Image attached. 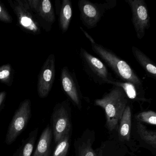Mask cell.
<instances>
[{
	"label": "cell",
	"instance_id": "obj_1",
	"mask_svg": "<svg viewBox=\"0 0 156 156\" xmlns=\"http://www.w3.org/2000/svg\"><path fill=\"white\" fill-rule=\"evenodd\" d=\"M80 29L91 43L93 51L107 65L121 81L143 85L142 80L127 62L118 56L113 51L97 43L86 31L81 27Z\"/></svg>",
	"mask_w": 156,
	"mask_h": 156
},
{
	"label": "cell",
	"instance_id": "obj_2",
	"mask_svg": "<svg viewBox=\"0 0 156 156\" xmlns=\"http://www.w3.org/2000/svg\"><path fill=\"white\" fill-rule=\"evenodd\" d=\"M127 104V97L122 88L116 86L106 93L102 98L97 99L95 105L103 108L105 112L107 126L112 131L117 127Z\"/></svg>",
	"mask_w": 156,
	"mask_h": 156
},
{
	"label": "cell",
	"instance_id": "obj_3",
	"mask_svg": "<svg viewBox=\"0 0 156 156\" xmlns=\"http://www.w3.org/2000/svg\"><path fill=\"white\" fill-rule=\"evenodd\" d=\"M116 5V0H106L103 3H94L88 0H79L77 5L82 24L88 30L95 28L105 13Z\"/></svg>",
	"mask_w": 156,
	"mask_h": 156
},
{
	"label": "cell",
	"instance_id": "obj_4",
	"mask_svg": "<svg viewBox=\"0 0 156 156\" xmlns=\"http://www.w3.org/2000/svg\"><path fill=\"white\" fill-rule=\"evenodd\" d=\"M79 57L83 70L91 80L98 85L109 84L114 80L105 65L98 58L81 48Z\"/></svg>",
	"mask_w": 156,
	"mask_h": 156
},
{
	"label": "cell",
	"instance_id": "obj_5",
	"mask_svg": "<svg viewBox=\"0 0 156 156\" xmlns=\"http://www.w3.org/2000/svg\"><path fill=\"white\" fill-rule=\"evenodd\" d=\"M22 29L34 34L41 33L40 23L29 7L27 0L9 1Z\"/></svg>",
	"mask_w": 156,
	"mask_h": 156
},
{
	"label": "cell",
	"instance_id": "obj_6",
	"mask_svg": "<svg viewBox=\"0 0 156 156\" xmlns=\"http://www.w3.org/2000/svg\"><path fill=\"white\" fill-rule=\"evenodd\" d=\"M132 13L131 21L139 40L145 36L146 30L150 27V17L147 6L144 0H125Z\"/></svg>",
	"mask_w": 156,
	"mask_h": 156
},
{
	"label": "cell",
	"instance_id": "obj_7",
	"mask_svg": "<svg viewBox=\"0 0 156 156\" xmlns=\"http://www.w3.org/2000/svg\"><path fill=\"white\" fill-rule=\"evenodd\" d=\"M31 113V103L29 99L22 102L9 126L6 135L7 144L12 143L27 125Z\"/></svg>",
	"mask_w": 156,
	"mask_h": 156
},
{
	"label": "cell",
	"instance_id": "obj_8",
	"mask_svg": "<svg viewBox=\"0 0 156 156\" xmlns=\"http://www.w3.org/2000/svg\"><path fill=\"white\" fill-rule=\"evenodd\" d=\"M55 75V58L53 54L48 56L38 75L37 91L41 98L49 95L54 83Z\"/></svg>",
	"mask_w": 156,
	"mask_h": 156
},
{
	"label": "cell",
	"instance_id": "obj_9",
	"mask_svg": "<svg viewBox=\"0 0 156 156\" xmlns=\"http://www.w3.org/2000/svg\"><path fill=\"white\" fill-rule=\"evenodd\" d=\"M27 2L39 23L40 22H43L44 29L47 31L51 30L55 21L54 9L51 1L50 0H27Z\"/></svg>",
	"mask_w": 156,
	"mask_h": 156
},
{
	"label": "cell",
	"instance_id": "obj_10",
	"mask_svg": "<svg viewBox=\"0 0 156 156\" xmlns=\"http://www.w3.org/2000/svg\"><path fill=\"white\" fill-rule=\"evenodd\" d=\"M61 82L62 88L66 95L78 107L81 106V92L76 75L67 66L61 71Z\"/></svg>",
	"mask_w": 156,
	"mask_h": 156
},
{
	"label": "cell",
	"instance_id": "obj_11",
	"mask_svg": "<svg viewBox=\"0 0 156 156\" xmlns=\"http://www.w3.org/2000/svg\"><path fill=\"white\" fill-rule=\"evenodd\" d=\"M68 113L65 107L61 105L53 116V129L55 141L58 143L66 136L69 135L71 126Z\"/></svg>",
	"mask_w": 156,
	"mask_h": 156
},
{
	"label": "cell",
	"instance_id": "obj_12",
	"mask_svg": "<svg viewBox=\"0 0 156 156\" xmlns=\"http://www.w3.org/2000/svg\"><path fill=\"white\" fill-rule=\"evenodd\" d=\"M109 84L120 87L123 89L127 97L134 101H147L145 98V91L143 85L136 84L125 81L114 79Z\"/></svg>",
	"mask_w": 156,
	"mask_h": 156
},
{
	"label": "cell",
	"instance_id": "obj_13",
	"mask_svg": "<svg viewBox=\"0 0 156 156\" xmlns=\"http://www.w3.org/2000/svg\"><path fill=\"white\" fill-rule=\"evenodd\" d=\"M131 51L136 61L144 69L147 75L156 80V66L154 62L137 47L132 46Z\"/></svg>",
	"mask_w": 156,
	"mask_h": 156
},
{
	"label": "cell",
	"instance_id": "obj_14",
	"mask_svg": "<svg viewBox=\"0 0 156 156\" xmlns=\"http://www.w3.org/2000/svg\"><path fill=\"white\" fill-rule=\"evenodd\" d=\"M73 5L70 0H63L59 13L60 30L64 34L68 31L73 18Z\"/></svg>",
	"mask_w": 156,
	"mask_h": 156
},
{
	"label": "cell",
	"instance_id": "obj_15",
	"mask_svg": "<svg viewBox=\"0 0 156 156\" xmlns=\"http://www.w3.org/2000/svg\"><path fill=\"white\" fill-rule=\"evenodd\" d=\"M51 137V130L47 126L42 133L33 156H49Z\"/></svg>",
	"mask_w": 156,
	"mask_h": 156
},
{
	"label": "cell",
	"instance_id": "obj_16",
	"mask_svg": "<svg viewBox=\"0 0 156 156\" xmlns=\"http://www.w3.org/2000/svg\"><path fill=\"white\" fill-rule=\"evenodd\" d=\"M119 134L121 138L129 140L131 131V112L129 106L127 105L120 119Z\"/></svg>",
	"mask_w": 156,
	"mask_h": 156
},
{
	"label": "cell",
	"instance_id": "obj_17",
	"mask_svg": "<svg viewBox=\"0 0 156 156\" xmlns=\"http://www.w3.org/2000/svg\"><path fill=\"white\" fill-rule=\"evenodd\" d=\"M137 129L138 133L140 138L147 144L151 145L154 148H156V132L148 130L146 129V127L140 122L137 123Z\"/></svg>",
	"mask_w": 156,
	"mask_h": 156
},
{
	"label": "cell",
	"instance_id": "obj_18",
	"mask_svg": "<svg viewBox=\"0 0 156 156\" xmlns=\"http://www.w3.org/2000/svg\"><path fill=\"white\" fill-rule=\"evenodd\" d=\"M13 78V69L9 64L0 66V82L9 86L12 85Z\"/></svg>",
	"mask_w": 156,
	"mask_h": 156
},
{
	"label": "cell",
	"instance_id": "obj_19",
	"mask_svg": "<svg viewBox=\"0 0 156 156\" xmlns=\"http://www.w3.org/2000/svg\"><path fill=\"white\" fill-rule=\"evenodd\" d=\"M69 136H66L57 143L53 156H66L69 147Z\"/></svg>",
	"mask_w": 156,
	"mask_h": 156
},
{
	"label": "cell",
	"instance_id": "obj_20",
	"mask_svg": "<svg viewBox=\"0 0 156 156\" xmlns=\"http://www.w3.org/2000/svg\"><path fill=\"white\" fill-rule=\"evenodd\" d=\"M137 119L141 122L156 126V114L153 111H144L136 116Z\"/></svg>",
	"mask_w": 156,
	"mask_h": 156
},
{
	"label": "cell",
	"instance_id": "obj_21",
	"mask_svg": "<svg viewBox=\"0 0 156 156\" xmlns=\"http://www.w3.org/2000/svg\"><path fill=\"white\" fill-rule=\"evenodd\" d=\"M37 131H38L37 129L34 131V134H32V136L29 138V140L26 142L19 156H31L33 151Z\"/></svg>",
	"mask_w": 156,
	"mask_h": 156
},
{
	"label": "cell",
	"instance_id": "obj_22",
	"mask_svg": "<svg viewBox=\"0 0 156 156\" xmlns=\"http://www.w3.org/2000/svg\"><path fill=\"white\" fill-rule=\"evenodd\" d=\"M0 21L5 23H10L12 22V17L10 15L6 8L0 2Z\"/></svg>",
	"mask_w": 156,
	"mask_h": 156
},
{
	"label": "cell",
	"instance_id": "obj_23",
	"mask_svg": "<svg viewBox=\"0 0 156 156\" xmlns=\"http://www.w3.org/2000/svg\"><path fill=\"white\" fill-rule=\"evenodd\" d=\"M79 156H98L89 144H83L79 149Z\"/></svg>",
	"mask_w": 156,
	"mask_h": 156
},
{
	"label": "cell",
	"instance_id": "obj_24",
	"mask_svg": "<svg viewBox=\"0 0 156 156\" xmlns=\"http://www.w3.org/2000/svg\"><path fill=\"white\" fill-rule=\"evenodd\" d=\"M6 95H7V93L5 91H2L0 93V106H1L2 104L5 100Z\"/></svg>",
	"mask_w": 156,
	"mask_h": 156
}]
</instances>
